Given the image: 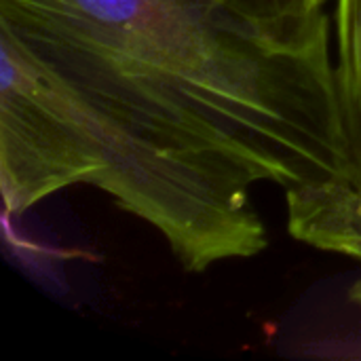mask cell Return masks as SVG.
Returning a JSON list of instances; mask_svg holds the SVG:
<instances>
[{"instance_id": "obj_1", "label": "cell", "mask_w": 361, "mask_h": 361, "mask_svg": "<svg viewBox=\"0 0 361 361\" xmlns=\"http://www.w3.org/2000/svg\"><path fill=\"white\" fill-rule=\"evenodd\" d=\"M0 25L59 72L279 186L286 209L351 184L330 15L281 30L226 0H0Z\"/></svg>"}, {"instance_id": "obj_2", "label": "cell", "mask_w": 361, "mask_h": 361, "mask_svg": "<svg viewBox=\"0 0 361 361\" xmlns=\"http://www.w3.org/2000/svg\"><path fill=\"white\" fill-rule=\"evenodd\" d=\"M87 184L152 226L186 273L201 275L269 247L252 203L258 184L237 161L129 102L38 57L0 25V190L23 216Z\"/></svg>"}, {"instance_id": "obj_3", "label": "cell", "mask_w": 361, "mask_h": 361, "mask_svg": "<svg viewBox=\"0 0 361 361\" xmlns=\"http://www.w3.org/2000/svg\"><path fill=\"white\" fill-rule=\"evenodd\" d=\"M334 30L341 99L351 150V184L334 197L288 212V231L305 245L353 258L361 264V0L334 2ZM349 296L361 309V277Z\"/></svg>"}, {"instance_id": "obj_4", "label": "cell", "mask_w": 361, "mask_h": 361, "mask_svg": "<svg viewBox=\"0 0 361 361\" xmlns=\"http://www.w3.org/2000/svg\"><path fill=\"white\" fill-rule=\"evenodd\" d=\"M243 15L281 30H305L326 13L328 0H226Z\"/></svg>"}]
</instances>
